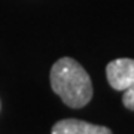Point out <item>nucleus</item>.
<instances>
[{"label":"nucleus","mask_w":134,"mask_h":134,"mask_svg":"<svg viewBox=\"0 0 134 134\" xmlns=\"http://www.w3.org/2000/svg\"><path fill=\"white\" fill-rule=\"evenodd\" d=\"M51 88L69 107H83L92 98V83L86 70L73 58L54 63L49 73Z\"/></svg>","instance_id":"obj_1"},{"label":"nucleus","mask_w":134,"mask_h":134,"mask_svg":"<svg viewBox=\"0 0 134 134\" xmlns=\"http://www.w3.org/2000/svg\"><path fill=\"white\" fill-rule=\"evenodd\" d=\"M106 76L110 86L116 91H125L134 83V60L118 58L106 67Z\"/></svg>","instance_id":"obj_2"},{"label":"nucleus","mask_w":134,"mask_h":134,"mask_svg":"<svg viewBox=\"0 0 134 134\" xmlns=\"http://www.w3.org/2000/svg\"><path fill=\"white\" fill-rule=\"evenodd\" d=\"M51 134H113L109 128L81 119H63L52 127Z\"/></svg>","instance_id":"obj_3"},{"label":"nucleus","mask_w":134,"mask_h":134,"mask_svg":"<svg viewBox=\"0 0 134 134\" xmlns=\"http://www.w3.org/2000/svg\"><path fill=\"white\" fill-rule=\"evenodd\" d=\"M122 103H124V106L127 107V109L134 110V83L124 91V96H122Z\"/></svg>","instance_id":"obj_4"}]
</instances>
